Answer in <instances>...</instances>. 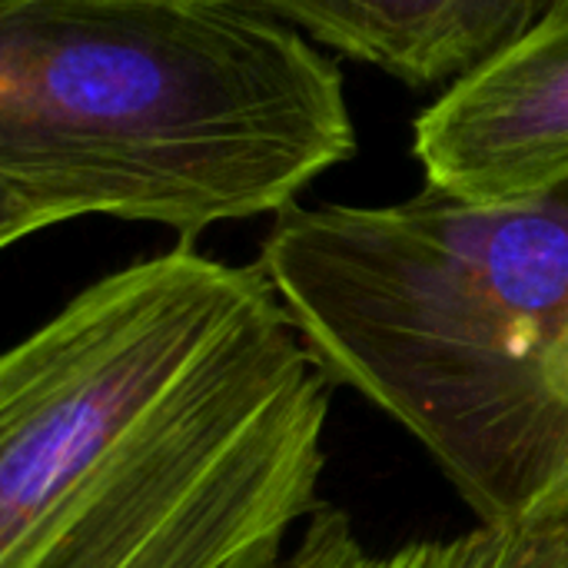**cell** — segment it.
I'll list each match as a JSON object with an SVG mask.
<instances>
[{
  "label": "cell",
  "instance_id": "8",
  "mask_svg": "<svg viewBox=\"0 0 568 568\" xmlns=\"http://www.w3.org/2000/svg\"><path fill=\"white\" fill-rule=\"evenodd\" d=\"M0 3H10V0H0Z\"/></svg>",
  "mask_w": 568,
  "mask_h": 568
},
{
  "label": "cell",
  "instance_id": "4",
  "mask_svg": "<svg viewBox=\"0 0 568 568\" xmlns=\"http://www.w3.org/2000/svg\"><path fill=\"white\" fill-rule=\"evenodd\" d=\"M426 186L473 203L568 180V17H546L456 80L413 126Z\"/></svg>",
  "mask_w": 568,
  "mask_h": 568
},
{
  "label": "cell",
  "instance_id": "6",
  "mask_svg": "<svg viewBox=\"0 0 568 568\" xmlns=\"http://www.w3.org/2000/svg\"><path fill=\"white\" fill-rule=\"evenodd\" d=\"M283 568H568V539L476 526L456 539L409 542L373 552L346 509L323 503L293 539Z\"/></svg>",
  "mask_w": 568,
  "mask_h": 568
},
{
  "label": "cell",
  "instance_id": "7",
  "mask_svg": "<svg viewBox=\"0 0 568 568\" xmlns=\"http://www.w3.org/2000/svg\"><path fill=\"white\" fill-rule=\"evenodd\" d=\"M549 17H568V0H556L552 10H549Z\"/></svg>",
  "mask_w": 568,
  "mask_h": 568
},
{
  "label": "cell",
  "instance_id": "5",
  "mask_svg": "<svg viewBox=\"0 0 568 568\" xmlns=\"http://www.w3.org/2000/svg\"><path fill=\"white\" fill-rule=\"evenodd\" d=\"M313 40L409 87L456 83L549 17L556 0H256Z\"/></svg>",
  "mask_w": 568,
  "mask_h": 568
},
{
  "label": "cell",
  "instance_id": "2",
  "mask_svg": "<svg viewBox=\"0 0 568 568\" xmlns=\"http://www.w3.org/2000/svg\"><path fill=\"white\" fill-rule=\"evenodd\" d=\"M260 266L326 376L399 423L479 526L568 539V180L296 203Z\"/></svg>",
  "mask_w": 568,
  "mask_h": 568
},
{
  "label": "cell",
  "instance_id": "1",
  "mask_svg": "<svg viewBox=\"0 0 568 568\" xmlns=\"http://www.w3.org/2000/svg\"><path fill=\"white\" fill-rule=\"evenodd\" d=\"M333 386L260 260L106 273L0 359V568H283Z\"/></svg>",
  "mask_w": 568,
  "mask_h": 568
},
{
  "label": "cell",
  "instance_id": "3",
  "mask_svg": "<svg viewBox=\"0 0 568 568\" xmlns=\"http://www.w3.org/2000/svg\"><path fill=\"white\" fill-rule=\"evenodd\" d=\"M356 153L336 63L256 0L0 3V246L280 216Z\"/></svg>",
  "mask_w": 568,
  "mask_h": 568
}]
</instances>
